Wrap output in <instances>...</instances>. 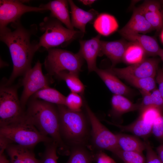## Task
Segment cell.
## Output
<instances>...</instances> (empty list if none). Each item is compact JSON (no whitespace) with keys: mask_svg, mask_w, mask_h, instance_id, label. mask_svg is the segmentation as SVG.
<instances>
[{"mask_svg":"<svg viewBox=\"0 0 163 163\" xmlns=\"http://www.w3.org/2000/svg\"><path fill=\"white\" fill-rule=\"evenodd\" d=\"M11 25L14 29L13 30L7 27L0 29V40L8 47L13 64L11 75L5 83L7 85H11L17 77L24 75L31 68L33 56L39 50L37 43L30 42L31 35L36 33V25L27 29L20 21Z\"/></svg>","mask_w":163,"mask_h":163,"instance_id":"obj_1","label":"cell"},{"mask_svg":"<svg viewBox=\"0 0 163 163\" xmlns=\"http://www.w3.org/2000/svg\"><path fill=\"white\" fill-rule=\"evenodd\" d=\"M24 116L41 133L51 138L57 144L59 154L69 155L70 149L62 138L59 113L54 104L32 98L27 104Z\"/></svg>","mask_w":163,"mask_h":163,"instance_id":"obj_2","label":"cell"},{"mask_svg":"<svg viewBox=\"0 0 163 163\" xmlns=\"http://www.w3.org/2000/svg\"><path fill=\"white\" fill-rule=\"evenodd\" d=\"M62 138L70 149L82 145L88 146L90 137V123L82 111H75L65 105H57Z\"/></svg>","mask_w":163,"mask_h":163,"instance_id":"obj_3","label":"cell"},{"mask_svg":"<svg viewBox=\"0 0 163 163\" xmlns=\"http://www.w3.org/2000/svg\"><path fill=\"white\" fill-rule=\"evenodd\" d=\"M0 136L10 144L32 149L38 143L53 141L41 133L24 115L16 121L0 127Z\"/></svg>","mask_w":163,"mask_h":163,"instance_id":"obj_4","label":"cell"},{"mask_svg":"<svg viewBox=\"0 0 163 163\" xmlns=\"http://www.w3.org/2000/svg\"><path fill=\"white\" fill-rule=\"evenodd\" d=\"M40 29L43 33L37 43L41 47L47 50L69 43L73 40L82 38L84 33L80 31L71 30L63 26L56 19L50 17H45L40 24Z\"/></svg>","mask_w":163,"mask_h":163,"instance_id":"obj_5","label":"cell"},{"mask_svg":"<svg viewBox=\"0 0 163 163\" xmlns=\"http://www.w3.org/2000/svg\"><path fill=\"white\" fill-rule=\"evenodd\" d=\"M48 55L44 65L49 74L55 76L63 71H67L78 75L81 71L83 59L78 53L60 49L47 50Z\"/></svg>","mask_w":163,"mask_h":163,"instance_id":"obj_6","label":"cell"},{"mask_svg":"<svg viewBox=\"0 0 163 163\" xmlns=\"http://www.w3.org/2000/svg\"><path fill=\"white\" fill-rule=\"evenodd\" d=\"M84 104L91 127L90 137L93 147L98 151L107 150L114 154L120 149L115 134L101 122L85 101Z\"/></svg>","mask_w":163,"mask_h":163,"instance_id":"obj_7","label":"cell"},{"mask_svg":"<svg viewBox=\"0 0 163 163\" xmlns=\"http://www.w3.org/2000/svg\"><path fill=\"white\" fill-rule=\"evenodd\" d=\"M17 88L4 83L0 89V127L18 120L24 114Z\"/></svg>","mask_w":163,"mask_h":163,"instance_id":"obj_8","label":"cell"},{"mask_svg":"<svg viewBox=\"0 0 163 163\" xmlns=\"http://www.w3.org/2000/svg\"><path fill=\"white\" fill-rule=\"evenodd\" d=\"M24 75L22 83L23 90L20 100L25 110L30 97L38 91L49 86V81L43 73L42 64L39 61Z\"/></svg>","mask_w":163,"mask_h":163,"instance_id":"obj_9","label":"cell"},{"mask_svg":"<svg viewBox=\"0 0 163 163\" xmlns=\"http://www.w3.org/2000/svg\"><path fill=\"white\" fill-rule=\"evenodd\" d=\"M160 60L153 58L144 59L141 62L123 68L114 67L108 70L118 77L128 79L154 77L156 75Z\"/></svg>","mask_w":163,"mask_h":163,"instance_id":"obj_10","label":"cell"},{"mask_svg":"<svg viewBox=\"0 0 163 163\" xmlns=\"http://www.w3.org/2000/svg\"><path fill=\"white\" fill-rule=\"evenodd\" d=\"M25 2L21 0H0V29L7 27L10 23L20 21L21 16L27 12L46 11L40 7L26 5L24 4Z\"/></svg>","mask_w":163,"mask_h":163,"instance_id":"obj_11","label":"cell"},{"mask_svg":"<svg viewBox=\"0 0 163 163\" xmlns=\"http://www.w3.org/2000/svg\"><path fill=\"white\" fill-rule=\"evenodd\" d=\"M101 35L87 40L79 41L80 49L78 53L86 61L89 72L94 71L96 66V59L101 56Z\"/></svg>","mask_w":163,"mask_h":163,"instance_id":"obj_12","label":"cell"},{"mask_svg":"<svg viewBox=\"0 0 163 163\" xmlns=\"http://www.w3.org/2000/svg\"><path fill=\"white\" fill-rule=\"evenodd\" d=\"M138 7L154 30L163 29V9L159 1L145 0Z\"/></svg>","mask_w":163,"mask_h":163,"instance_id":"obj_13","label":"cell"},{"mask_svg":"<svg viewBox=\"0 0 163 163\" xmlns=\"http://www.w3.org/2000/svg\"><path fill=\"white\" fill-rule=\"evenodd\" d=\"M154 29L138 7L133 10L130 20L118 31L120 35L132 34H146Z\"/></svg>","mask_w":163,"mask_h":163,"instance_id":"obj_14","label":"cell"},{"mask_svg":"<svg viewBox=\"0 0 163 163\" xmlns=\"http://www.w3.org/2000/svg\"><path fill=\"white\" fill-rule=\"evenodd\" d=\"M68 4V1L56 0L50 1L45 4H41L39 7L46 11L50 10L51 12L50 16L63 23L67 28L74 30L70 17Z\"/></svg>","mask_w":163,"mask_h":163,"instance_id":"obj_15","label":"cell"},{"mask_svg":"<svg viewBox=\"0 0 163 163\" xmlns=\"http://www.w3.org/2000/svg\"><path fill=\"white\" fill-rule=\"evenodd\" d=\"M68 1L71 9V21L73 27L85 33L86 25L94 21L99 15L98 12L93 9L85 11L76 6L72 0Z\"/></svg>","mask_w":163,"mask_h":163,"instance_id":"obj_16","label":"cell"},{"mask_svg":"<svg viewBox=\"0 0 163 163\" xmlns=\"http://www.w3.org/2000/svg\"><path fill=\"white\" fill-rule=\"evenodd\" d=\"M128 42L123 40L112 41H101V55H105L112 62L111 67L123 62Z\"/></svg>","mask_w":163,"mask_h":163,"instance_id":"obj_17","label":"cell"},{"mask_svg":"<svg viewBox=\"0 0 163 163\" xmlns=\"http://www.w3.org/2000/svg\"><path fill=\"white\" fill-rule=\"evenodd\" d=\"M32 149L15 144H9L5 149L10 163H42L37 159Z\"/></svg>","mask_w":163,"mask_h":163,"instance_id":"obj_18","label":"cell"},{"mask_svg":"<svg viewBox=\"0 0 163 163\" xmlns=\"http://www.w3.org/2000/svg\"><path fill=\"white\" fill-rule=\"evenodd\" d=\"M94 72L114 94L123 96L130 94L131 91L130 88L108 69H103L97 67Z\"/></svg>","mask_w":163,"mask_h":163,"instance_id":"obj_19","label":"cell"},{"mask_svg":"<svg viewBox=\"0 0 163 163\" xmlns=\"http://www.w3.org/2000/svg\"><path fill=\"white\" fill-rule=\"evenodd\" d=\"M121 35L129 42L138 44L144 50L146 55L159 56L162 49L154 38L139 34H123Z\"/></svg>","mask_w":163,"mask_h":163,"instance_id":"obj_20","label":"cell"},{"mask_svg":"<svg viewBox=\"0 0 163 163\" xmlns=\"http://www.w3.org/2000/svg\"><path fill=\"white\" fill-rule=\"evenodd\" d=\"M118 24L115 18L106 13H101L93 22V27L100 35L108 36L116 31Z\"/></svg>","mask_w":163,"mask_h":163,"instance_id":"obj_21","label":"cell"},{"mask_svg":"<svg viewBox=\"0 0 163 163\" xmlns=\"http://www.w3.org/2000/svg\"><path fill=\"white\" fill-rule=\"evenodd\" d=\"M111 114L116 117H120L125 113L139 109V104L133 103L121 95L113 94L111 99Z\"/></svg>","mask_w":163,"mask_h":163,"instance_id":"obj_22","label":"cell"},{"mask_svg":"<svg viewBox=\"0 0 163 163\" xmlns=\"http://www.w3.org/2000/svg\"><path fill=\"white\" fill-rule=\"evenodd\" d=\"M107 122L117 127L122 131L129 132L137 136L144 139L149 136L152 132V125L146 123L140 116L133 123L126 125H122L109 121Z\"/></svg>","mask_w":163,"mask_h":163,"instance_id":"obj_23","label":"cell"},{"mask_svg":"<svg viewBox=\"0 0 163 163\" xmlns=\"http://www.w3.org/2000/svg\"><path fill=\"white\" fill-rule=\"evenodd\" d=\"M115 135L118 146L122 150L142 153L145 149V142L136 136L121 133H117Z\"/></svg>","mask_w":163,"mask_h":163,"instance_id":"obj_24","label":"cell"},{"mask_svg":"<svg viewBox=\"0 0 163 163\" xmlns=\"http://www.w3.org/2000/svg\"><path fill=\"white\" fill-rule=\"evenodd\" d=\"M31 97L57 105H65L66 98L58 91L49 87L38 91Z\"/></svg>","mask_w":163,"mask_h":163,"instance_id":"obj_25","label":"cell"},{"mask_svg":"<svg viewBox=\"0 0 163 163\" xmlns=\"http://www.w3.org/2000/svg\"><path fill=\"white\" fill-rule=\"evenodd\" d=\"M57 78L63 80L71 91L80 95L83 94L85 87L78 78V75L67 71H63L55 76Z\"/></svg>","mask_w":163,"mask_h":163,"instance_id":"obj_26","label":"cell"},{"mask_svg":"<svg viewBox=\"0 0 163 163\" xmlns=\"http://www.w3.org/2000/svg\"><path fill=\"white\" fill-rule=\"evenodd\" d=\"M146 55L144 50L137 44L128 43L123 62L130 65L139 63L145 59Z\"/></svg>","mask_w":163,"mask_h":163,"instance_id":"obj_27","label":"cell"},{"mask_svg":"<svg viewBox=\"0 0 163 163\" xmlns=\"http://www.w3.org/2000/svg\"><path fill=\"white\" fill-rule=\"evenodd\" d=\"M69 158L66 163H91L94 155L86 147L78 145L70 148Z\"/></svg>","mask_w":163,"mask_h":163,"instance_id":"obj_28","label":"cell"},{"mask_svg":"<svg viewBox=\"0 0 163 163\" xmlns=\"http://www.w3.org/2000/svg\"><path fill=\"white\" fill-rule=\"evenodd\" d=\"M114 154L124 163H146L145 159L142 153L124 151L119 149Z\"/></svg>","mask_w":163,"mask_h":163,"instance_id":"obj_29","label":"cell"},{"mask_svg":"<svg viewBox=\"0 0 163 163\" xmlns=\"http://www.w3.org/2000/svg\"><path fill=\"white\" fill-rule=\"evenodd\" d=\"M126 80L140 90L150 92L156 88V80L154 77L131 78Z\"/></svg>","mask_w":163,"mask_h":163,"instance_id":"obj_30","label":"cell"},{"mask_svg":"<svg viewBox=\"0 0 163 163\" xmlns=\"http://www.w3.org/2000/svg\"><path fill=\"white\" fill-rule=\"evenodd\" d=\"M45 148L41 155L42 163H57L58 146L53 141L45 143Z\"/></svg>","mask_w":163,"mask_h":163,"instance_id":"obj_31","label":"cell"},{"mask_svg":"<svg viewBox=\"0 0 163 163\" xmlns=\"http://www.w3.org/2000/svg\"><path fill=\"white\" fill-rule=\"evenodd\" d=\"M140 116L146 123L152 126L155 120L163 114V112L154 107H146L139 111Z\"/></svg>","mask_w":163,"mask_h":163,"instance_id":"obj_32","label":"cell"},{"mask_svg":"<svg viewBox=\"0 0 163 163\" xmlns=\"http://www.w3.org/2000/svg\"><path fill=\"white\" fill-rule=\"evenodd\" d=\"M79 94L72 92L66 97L65 105L68 108L75 111H80L84 104Z\"/></svg>","mask_w":163,"mask_h":163,"instance_id":"obj_33","label":"cell"},{"mask_svg":"<svg viewBox=\"0 0 163 163\" xmlns=\"http://www.w3.org/2000/svg\"><path fill=\"white\" fill-rule=\"evenodd\" d=\"M152 133L157 139L163 140V114L158 117L153 124Z\"/></svg>","mask_w":163,"mask_h":163,"instance_id":"obj_34","label":"cell"},{"mask_svg":"<svg viewBox=\"0 0 163 163\" xmlns=\"http://www.w3.org/2000/svg\"><path fill=\"white\" fill-rule=\"evenodd\" d=\"M146 152V163H162L158 154L153 150L149 142H145Z\"/></svg>","mask_w":163,"mask_h":163,"instance_id":"obj_35","label":"cell"},{"mask_svg":"<svg viewBox=\"0 0 163 163\" xmlns=\"http://www.w3.org/2000/svg\"><path fill=\"white\" fill-rule=\"evenodd\" d=\"M142 97V101L139 104V111L149 107H154L151 92L145 90H140Z\"/></svg>","mask_w":163,"mask_h":163,"instance_id":"obj_36","label":"cell"},{"mask_svg":"<svg viewBox=\"0 0 163 163\" xmlns=\"http://www.w3.org/2000/svg\"><path fill=\"white\" fill-rule=\"evenodd\" d=\"M153 105L163 112V98L158 90L156 88L151 92Z\"/></svg>","mask_w":163,"mask_h":163,"instance_id":"obj_37","label":"cell"},{"mask_svg":"<svg viewBox=\"0 0 163 163\" xmlns=\"http://www.w3.org/2000/svg\"><path fill=\"white\" fill-rule=\"evenodd\" d=\"M94 159H95L96 163H116L113 159L102 150L97 152L94 156Z\"/></svg>","mask_w":163,"mask_h":163,"instance_id":"obj_38","label":"cell"},{"mask_svg":"<svg viewBox=\"0 0 163 163\" xmlns=\"http://www.w3.org/2000/svg\"><path fill=\"white\" fill-rule=\"evenodd\" d=\"M156 76V81L158 86V89L163 98V71L162 69H158Z\"/></svg>","mask_w":163,"mask_h":163,"instance_id":"obj_39","label":"cell"},{"mask_svg":"<svg viewBox=\"0 0 163 163\" xmlns=\"http://www.w3.org/2000/svg\"><path fill=\"white\" fill-rule=\"evenodd\" d=\"M156 151L159 158L163 163V144L157 147Z\"/></svg>","mask_w":163,"mask_h":163,"instance_id":"obj_40","label":"cell"},{"mask_svg":"<svg viewBox=\"0 0 163 163\" xmlns=\"http://www.w3.org/2000/svg\"><path fill=\"white\" fill-rule=\"evenodd\" d=\"M0 163H10L4 153L0 154Z\"/></svg>","mask_w":163,"mask_h":163,"instance_id":"obj_41","label":"cell"},{"mask_svg":"<svg viewBox=\"0 0 163 163\" xmlns=\"http://www.w3.org/2000/svg\"><path fill=\"white\" fill-rule=\"evenodd\" d=\"M83 4L85 5H90L93 3L95 1V0H80Z\"/></svg>","mask_w":163,"mask_h":163,"instance_id":"obj_42","label":"cell"},{"mask_svg":"<svg viewBox=\"0 0 163 163\" xmlns=\"http://www.w3.org/2000/svg\"><path fill=\"white\" fill-rule=\"evenodd\" d=\"M159 56L160 57L163 62V68L162 69L163 71V49H162L159 55Z\"/></svg>","mask_w":163,"mask_h":163,"instance_id":"obj_43","label":"cell"},{"mask_svg":"<svg viewBox=\"0 0 163 163\" xmlns=\"http://www.w3.org/2000/svg\"><path fill=\"white\" fill-rule=\"evenodd\" d=\"M160 36H161V40L162 41V42L163 43V29L161 31Z\"/></svg>","mask_w":163,"mask_h":163,"instance_id":"obj_44","label":"cell"},{"mask_svg":"<svg viewBox=\"0 0 163 163\" xmlns=\"http://www.w3.org/2000/svg\"><path fill=\"white\" fill-rule=\"evenodd\" d=\"M159 2L161 3L162 8L163 9V0H160L159 1Z\"/></svg>","mask_w":163,"mask_h":163,"instance_id":"obj_45","label":"cell"}]
</instances>
